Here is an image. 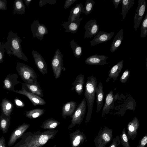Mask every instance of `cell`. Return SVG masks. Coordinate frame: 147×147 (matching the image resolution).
I'll return each instance as SVG.
<instances>
[{
  "instance_id": "1",
  "label": "cell",
  "mask_w": 147,
  "mask_h": 147,
  "mask_svg": "<svg viewBox=\"0 0 147 147\" xmlns=\"http://www.w3.org/2000/svg\"><path fill=\"white\" fill-rule=\"evenodd\" d=\"M7 39V41L4 44L7 53L9 55H13L20 59L27 61L28 59L22 49L21 43L22 40L18 34L13 31H9Z\"/></svg>"
},
{
  "instance_id": "2",
  "label": "cell",
  "mask_w": 147,
  "mask_h": 147,
  "mask_svg": "<svg viewBox=\"0 0 147 147\" xmlns=\"http://www.w3.org/2000/svg\"><path fill=\"white\" fill-rule=\"evenodd\" d=\"M97 84V79L95 77L92 75L87 78V80L85 85L84 94L88 107L86 118L87 121L90 120L92 113Z\"/></svg>"
},
{
  "instance_id": "3",
  "label": "cell",
  "mask_w": 147,
  "mask_h": 147,
  "mask_svg": "<svg viewBox=\"0 0 147 147\" xmlns=\"http://www.w3.org/2000/svg\"><path fill=\"white\" fill-rule=\"evenodd\" d=\"M16 68L20 77L25 83L34 84L38 82L36 72L30 66L18 62Z\"/></svg>"
},
{
  "instance_id": "4",
  "label": "cell",
  "mask_w": 147,
  "mask_h": 147,
  "mask_svg": "<svg viewBox=\"0 0 147 147\" xmlns=\"http://www.w3.org/2000/svg\"><path fill=\"white\" fill-rule=\"evenodd\" d=\"M112 130L109 128L101 127L98 135L95 138L94 142L95 147H105L112 138Z\"/></svg>"
},
{
  "instance_id": "5",
  "label": "cell",
  "mask_w": 147,
  "mask_h": 147,
  "mask_svg": "<svg viewBox=\"0 0 147 147\" xmlns=\"http://www.w3.org/2000/svg\"><path fill=\"white\" fill-rule=\"evenodd\" d=\"M63 55L59 49H57L51 61V66L55 78H59L63 67Z\"/></svg>"
},
{
  "instance_id": "6",
  "label": "cell",
  "mask_w": 147,
  "mask_h": 147,
  "mask_svg": "<svg viewBox=\"0 0 147 147\" xmlns=\"http://www.w3.org/2000/svg\"><path fill=\"white\" fill-rule=\"evenodd\" d=\"M31 25V31L34 38H36L41 40L44 35L48 33V31L45 25L43 24H40L38 20L33 21Z\"/></svg>"
},
{
  "instance_id": "7",
  "label": "cell",
  "mask_w": 147,
  "mask_h": 147,
  "mask_svg": "<svg viewBox=\"0 0 147 147\" xmlns=\"http://www.w3.org/2000/svg\"><path fill=\"white\" fill-rule=\"evenodd\" d=\"M146 1L145 0H139L138 6L135 14L134 17V28L136 31L142 20L145 12Z\"/></svg>"
},
{
  "instance_id": "8",
  "label": "cell",
  "mask_w": 147,
  "mask_h": 147,
  "mask_svg": "<svg viewBox=\"0 0 147 147\" xmlns=\"http://www.w3.org/2000/svg\"><path fill=\"white\" fill-rule=\"evenodd\" d=\"M28 126V124L23 123L17 127L11 134L8 142L9 147L14 144L17 140L20 138L24 133Z\"/></svg>"
},
{
  "instance_id": "9",
  "label": "cell",
  "mask_w": 147,
  "mask_h": 147,
  "mask_svg": "<svg viewBox=\"0 0 147 147\" xmlns=\"http://www.w3.org/2000/svg\"><path fill=\"white\" fill-rule=\"evenodd\" d=\"M84 28L86 30L84 35L85 39L95 36L98 32L99 28L97 21L95 19H90L86 24Z\"/></svg>"
},
{
  "instance_id": "10",
  "label": "cell",
  "mask_w": 147,
  "mask_h": 147,
  "mask_svg": "<svg viewBox=\"0 0 147 147\" xmlns=\"http://www.w3.org/2000/svg\"><path fill=\"white\" fill-rule=\"evenodd\" d=\"M114 33L115 31L110 32L103 31L98 32L92 40L90 41V46H94L98 44L108 41L113 36Z\"/></svg>"
},
{
  "instance_id": "11",
  "label": "cell",
  "mask_w": 147,
  "mask_h": 147,
  "mask_svg": "<svg viewBox=\"0 0 147 147\" xmlns=\"http://www.w3.org/2000/svg\"><path fill=\"white\" fill-rule=\"evenodd\" d=\"M35 64L39 71L43 74L47 73V68L46 62L41 55L36 51L32 52Z\"/></svg>"
},
{
  "instance_id": "12",
  "label": "cell",
  "mask_w": 147,
  "mask_h": 147,
  "mask_svg": "<svg viewBox=\"0 0 147 147\" xmlns=\"http://www.w3.org/2000/svg\"><path fill=\"white\" fill-rule=\"evenodd\" d=\"M13 92L26 96L32 102L33 105H43L46 104L45 101L40 97L24 89L14 90Z\"/></svg>"
},
{
  "instance_id": "13",
  "label": "cell",
  "mask_w": 147,
  "mask_h": 147,
  "mask_svg": "<svg viewBox=\"0 0 147 147\" xmlns=\"http://www.w3.org/2000/svg\"><path fill=\"white\" fill-rule=\"evenodd\" d=\"M18 76L16 74H9L8 75L3 81V88L5 90L14 91L15 86L20 82L18 80Z\"/></svg>"
},
{
  "instance_id": "14",
  "label": "cell",
  "mask_w": 147,
  "mask_h": 147,
  "mask_svg": "<svg viewBox=\"0 0 147 147\" xmlns=\"http://www.w3.org/2000/svg\"><path fill=\"white\" fill-rule=\"evenodd\" d=\"M108 58V57L104 55L96 54L88 57L85 61V63L90 65H103L108 64L107 61Z\"/></svg>"
},
{
  "instance_id": "15",
  "label": "cell",
  "mask_w": 147,
  "mask_h": 147,
  "mask_svg": "<svg viewBox=\"0 0 147 147\" xmlns=\"http://www.w3.org/2000/svg\"><path fill=\"white\" fill-rule=\"evenodd\" d=\"M115 101V98L113 92L111 90L106 95L105 102L102 110V117L108 114L111 109L114 108Z\"/></svg>"
},
{
  "instance_id": "16",
  "label": "cell",
  "mask_w": 147,
  "mask_h": 147,
  "mask_svg": "<svg viewBox=\"0 0 147 147\" xmlns=\"http://www.w3.org/2000/svg\"><path fill=\"white\" fill-rule=\"evenodd\" d=\"M22 88L40 97H43V94L38 82L34 84L21 83Z\"/></svg>"
},
{
  "instance_id": "17",
  "label": "cell",
  "mask_w": 147,
  "mask_h": 147,
  "mask_svg": "<svg viewBox=\"0 0 147 147\" xmlns=\"http://www.w3.org/2000/svg\"><path fill=\"white\" fill-rule=\"evenodd\" d=\"M83 18H77L73 21H68L61 24L65 29L66 32L75 34L78 31L80 25V22Z\"/></svg>"
},
{
  "instance_id": "18",
  "label": "cell",
  "mask_w": 147,
  "mask_h": 147,
  "mask_svg": "<svg viewBox=\"0 0 147 147\" xmlns=\"http://www.w3.org/2000/svg\"><path fill=\"white\" fill-rule=\"evenodd\" d=\"M140 124L138 119L134 117L133 120L129 122L127 125V138L134 140L136 138Z\"/></svg>"
},
{
  "instance_id": "19",
  "label": "cell",
  "mask_w": 147,
  "mask_h": 147,
  "mask_svg": "<svg viewBox=\"0 0 147 147\" xmlns=\"http://www.w3.org/2000/svg\"><path fill=\"white\" fill-rule=\"evenodd\" d=\"M123 60L118 62L113 66L108 72V78L106 81L107 82L111 78H113L114 82L117 80L119 74L121 72L123 66Z\"/></svg>"
},
{
  "instance_id": "20",
  "label": "cell",
  "mask_w": 147,
  "mask_h": 147,
  "mask_svg": "<svg viewBox=\"0 0 147 147\" xmlns=\"http://www.w3.org/2000/svg\"><path fill=\"white\" fill-rule=\"evenodd\" d=\"M96 113L101 110L103 105L104 94L103 90V86L101 82H100L97 86L96 90Z\"/></svg>"
},
{
  "instance_id": "21",
  "label": "cell",
  "mask_w": 147,
  "mask_h": 147,
  "mask_svg": "<svg viewBox=\"0 0 147 147\" xmlns=\"http://www.w3.org/2000/svg\"><path fill=\"white\" fill-rule=\"evenodd\" d=\"M84 82V75L82 74L78 75L72 84L73 86L71 91L75 90L78 94L80 95L83 91V86Z\"/></svg>"
},
{
  "instance_id": "22",
  "label": "cell",
  "mask_w": 147,
  "mask_h": 147,
  "mask_svg": "<svg viewBox=\"0 0 147 147\" xmlns=\"http://www.w3.org/2000/svg\"><path fill=\"white\" fill-rule=\"evenodd\" d=\"M77 106V103L74 101L67 102L62 107V115L65 117L72 115L76 110Z\"/></svg>"
},
{
  "instance_id": "23",
  "label": "cell",
  "mask_w": 147,
  "mask_h": 147,
  "mask_svg": "<svg viewBox=\"0 0 147 147\" xmlns=\"http://www.w3.org/2000/svg\"><path fill=\"white\" fill-rule=\"evenodd\" d=\"M84 7L82 3H78L73 7L70 11L68 21H73L80 18L82 12L84 13Z\"/></svg>"
},
{
  "instance_id": "24",
  "label": "cell",
  "mask_w": 147,
  "mask_h": 147,
  "mask_svg": "<svg viewBox=\"0 0 147 147\" xmlns=\"http://www.w3.org/2000/svg\"><path fill=\"white\" fill-rule=\"evenodd\" d=\"M0 106L1 113L7 116H10L14 107L12 103L9 100L4 98L2 100Z\"/></svg>"
},
{
  "instance_id": "25",
  "label": "cell",
  "mask_w": 147,
  "mask_h": 147,
  "mask_svg": "<svg viewBox=\"0 0 147 147\" xmlns=\"http://www.w3.org/2000/svg\"><path fill=\"white\" fill-rule=\"evenodd\" d=\"M123 29H121L117 33L113 39L110 47L111 52L113 53L119 48L123 38Z\"/></svg>"
},
{
  "instance_id": "26",
  "label": "cell",
  "mask_w": 147,
  "mask_h": 147,
  "mask_svg": "<svg viewBox=\"0 0 147 147\" xmlns=\"http://www.w3.org/2000/svg\"><path fill=\"white\" fill-rule=\"evenodd\" d=\"M11 123V117L1 113L0 116V129L3 134L7 133Z\"/></svg>"
},
{
  "instance_id": "27",
  "label": "cell",
  "mask_w": 147,
  "mask_h": 147,
  "mask_svg": "<svg viewBox=\"0 0 147 147\" xmlns=\"http://www.w3.org/2000/svg\"><path fill=\"white\" fill-rule=\"evenodd\" d=\"M26 7L22 0H15L13 5V14H24Z\"/></svg>"
},
{
  "instance_id": "28",
  "label": "cell",
  "mask_w": 147,
  "mask_h": 147,
  "mask_svg": "<svg viewBox=\"0 0 147 147\" xmlns=\"http://www.w3.org/2000/svg\"><path fill=\"white\" fill-rule=\"evenodd\" d=\"M134 0H122V10L121 14L124 19L130 9L134 4Z\"/></svg>"
},
{
  "instance_id": "29",
  "label": "cell",
  "mask_w": 147,
  "mask_h": 147,
  "mask_svg": "<svg viewBox=\"0 0 147 147\" xmlns=\"http://www.w3.org/2000/svg\"><path fill=\"white\" fill-rule=\"evenodd\" d=\"M70 45L74 56L79 59L82 54V48L79 45L74 39L70 42Z\"/></svg>"
},
{
  "instance_id": "30",
  "label": "cell",
  "mask_w": 147,
  "mask_h": 147,
  "mask_svg": "<svg viewBox=\"0 0 147 147\" xmlns=\"http://www.w3.org/2000/svg\"><path fill=\"white\" fill-rule=\"evenodd\" d=\"M43 109L37 108L32 110L25 111V113L26 116L29 118H36L41 115L45 112Z\"/></svg>"
},
{
  "instance_id": "31",
  "label": "cell",
  "mask_w": 147,
  "mask_h": 147,
  "mask_svg": "<svg viewBox=\"0 0 147 147\" xmlns=\"http://www.w3.org/2000/svg\"><path fill=\"white\" fill-rule=\"evenodd\" d=\"M95 2L92 0H87L85 4L84 13L89 15L92 11Z\"/></svg>"
},
{
  "instance_id": "32",
  "label": "cell",
  "mask_w": 147,
  "mask_h": 147,
  "mask_svg": "<svg viewBox=\"0 0 147 147\" xmlns=\"http://www.w3.org/2000/svg\"><path fill=\"white\" fill-rule=\"evenodd\" d=\"M140 30V36L142 38L145 37L147 35V13L142 20Z\"/></svg>"
},
{
  "instance_id": "33",
  "label": "cell",
  "mask_w": 147,
  "mask_h": 147,
  "mask_svg": "<svg viewBox=\"0 0 147 147\" xmlns=\"http://www.w3.org/2000/svg\"><path fill=\"white\" fill-rule=\"evenodd\" d=\"M120 140L121 143L123 147H129V145L128 138L126 133L125 128H124L120 135Z\"/></svg>"
},
{
  "instance_id": "34",
  "label": "cell",
  "mask_w": 147,
  "mask_h": 147,
  "mask_svg": "<svg viewBox=\"0 0 147 147\" xmlns=\"http://www.w3.org/2000/svg\"><path fill=\"white\" fill-rule=\"evenodd\" d=\"M130 71L128 69L125 70L120 79V81L122 83H125L129 78L130 75Z\"/></svg>"
},
{
  "instance_id": "35",
  "label": "cell",
  "mask_w": 147,
  "mask_h": 147,
  "mask_svg": "<svg viewBox=\"0 0 147 147\" xmlns=\"http://www.w3.org/2000/svg\"><path fill=\"white\" fill-rule=\"evenodd\" d=\"M121 143L120 138L118 136H117L115 138L113 139L112 143L109 147H118Z\"/></svg>"
},
{
  "instance_id": "36",
  "label": "cell",
  "mask_w": 147,
  "mask_h": 147,
  "mask_svg": "<svg viewBox=\"0 0 147 147\" xmlns=\"http://www.w3.org/2000/svg\"><path fill=\"white\" fill-rule=\"evenodd\" d=\"M4 45L0 42V63L3 62V57L5 51Z\"/></svg>"
},
{
  "instance_id": "37",
  "label": "cell",
  "mask_w": 147,
  "mask_h": 147,
  "mask_svg": "<svg viewBox=\"0 0 147 147\" xmlns=\"http://www.w3.org/2000/svg\"><path fill=\"white\" fill-rule=\"evenodd\" d=\"M56 0H40L39 1V5L40 7H42L47 4H54L56 3Z\"/></svg>"
},
{
  "instance_id": "38",
  "label": "cell",
  "mask_w": 147,
  "mask_h": 147,
  "mask_svg": "<svg viewBox=\"0 0 147 147\" xmlns=\"http://www.w3.org/2000/svg\"><path fill=\"white\" fill-rule=\"evenodd\" d=\"M147 143V136H144L140 141L137 147H145Z\"/></svg>"
},
{
  "instance_id": "39",
  "label": "cell",
  "mask_w": 147,
  "mask_h": 147,
  "mask_svg": "<svg viewBox=\"0 0 147 147\" xmlns=\"http://www.w3.org/2000/svg\"><path fill=\"white\" fill-rule=\"evenodd\" d=\"M48 140L47 136L45 135H42L40 136L39 139V143L43 145L45 144Z\"/></svg>"
},
{
  "instance_id": "40",
  "label": "cell",
  "mask_w": 147,
  "mask_h": 147,
  "mask_svg": "<svg viewBox=\"0 0 147 147\" xmlns=\"http://www.w3.org/2000/svg\"><path fill=\"white\" fill-rule=\"evenodd\" d=\"M14 102L17 108H22L24 107L25 104L21 100L18 98H16L14 99Z\"/></svg>"
},
{
  "instance_id": "41",
  "label": "cell",
  "mask_w": 147,
  "mask_h": 147,
  "mask_svg": "<svg viewBox=\"0 0 147 147\" xmlns=\"http://www.w3.org/2000/svg\"><path fill=\"white\" fill-rule=\"evenodd\" d=\"M7 0H0V10H7Z\"/></svg>"
},
{
  "instance_id": "42",
  "label": "cell",
  "mask_w": 147,
  "mask_h": 147,
  "mask_svg": "<svg viewBox=\"0 0 147 147\" xmlns=\"http://www.w3.org/2000/svg\"><path fill=\"white\" fill-rule=\"evenodd\" d=\"M77 0H67L65 1L64 7L66 9L69 8L71 5L76 1Z\"/></svg>"
},
{
  "instance_id": "43",
  "label": "cell",
  "mask_w": 147,
  "mask_h": 147,
  "mask_svg": "<svg viewBox=\"0 0 147 147\" xmlns=\"http://www.w3.org/2000/svg\"><path fill=\"white\" fill-rule=\"evenodd\" d=\"M0 147H7L5 138L3 136L0 138Z\"/></svg>"
},
{
  "instance_id": "44",
  "label": "cell",
  "mask_w": 147,
  "mask_h": 147,
  "mask_svg": "<svg viewBox=\"0 0 147 147\" xmlns=\"http://www.w3.org/2000/svg\"><path fill=\"white\" fill-rule=\"evenodd\" d=\"M80 136H78L76 137L73 142V145L74 146H76L79 145L80 142Z\"/></svg>"
},
{
  "instance_id": "45",
  "label": "cell",
  "mask_w": 147,
  "mask_h": 147,
  "mask_svg": "<svg viewBox=\"0 0 147 147\" xmlns=\"http://www.w3.org/2000/svg\"><path fill=\"white\" fill-rule=\"evenodd\" d=\"M112 2L115 5L114 8H117L119 4H121L122 0H113Z\"/></svg>"
},
{
  "instance_id": "46",
  "label": "cell",
  "mask_w": 147,
  "mask_h": 147,
  "mask_svg": "<svg viewBox=\"0 0 147 147\" xmlns=\"http://www.w3.org/2000/svg\"><path fill=\"white\" fill-rule=\"evenodd\" d=\"M57 125V123L55 122L51 124L50 125V127L51 128H53L55 127Z\"/></svg>"
},
{
  "instance_id": "47",
  "label": "cell",
  "mask_w": 147,
  "mask_h": 147,
  "mask_svg": "<svg viewBox=\"0 0 147 147\" xmlns=\"http://www.w3.org/2000/svg\"><path fill=\"white\" fill-rule=\"evenodd\" d=\"M32 0H24V1L26 4V5L28 7L30 4V2Z\"/></svg>"
},
{
  "instance_id": "48",
  "label": "cell",
  "mask_w": 147,
  "mask_h": 147,
  "mask_svg": "<svg viewBox=\"0 0 147 147\" xmlns=\"http://www.w3.org/2000/svg\"><path fill=\"white\" fill-rule=\"evenodd\" d=\"M0 105H1V104H0Z\"/></svg>"
}]
</instances>
